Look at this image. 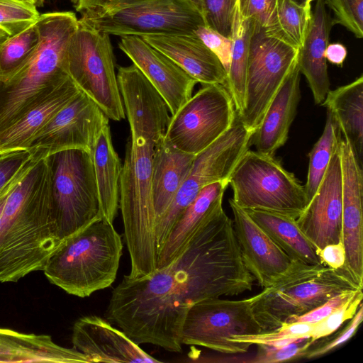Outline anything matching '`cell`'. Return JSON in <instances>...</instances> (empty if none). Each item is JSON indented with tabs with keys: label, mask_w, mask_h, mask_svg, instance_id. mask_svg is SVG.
Returning a JSON list of instances; mask_svg holds the SVG:
<instances>
[{
	"label": "cell",
	"mask_w": 363,
	"mask_h": 363,
	"mask_svg": "<svg viewBox=\"0 0 363 363\" xmlns=\"http://www.w3.org/2000/svg\"><path fill=\"white\" fill-rule=\"evenodd\" d=\"M255 281L222 202L169 264L145 277L125 275L112 291L106 317L138 345L180 352L182 325L192 305L251 291Z\"/></svg>",
	"instance_id": "1"
},
{
	"label": "cell",
	"mask_w": 363,
	"mask_h": 363,
	"mask_svg": "<svg viewBox=\"0 0 363 363\" xmlns=\"http://www.w3.org/2000/svg\"><path fill=\"white\" fill-rule=\"evenodd\" d=\"M62 241L51 211L47 158L35 160L10 192L0 222V281L43 271Z\"/></svg>",
	"instance_id": "2"
},
{
	"label": "cell",
	"mask_w": 363,
	"mask_h": 363,
	"mask_svg": "<svg viewBox=\"0 0 363 363\" xmlns=\"http://www.w3.org/2000/svg\"><path fill=\"white\" fill-rule=\"evenodd\" d=\"M78 23L71 11L40 15L36 21L40 35L37 49L9 80L0 82V133L69 77L65 54Z\"/></svg>",
	"instance_id": "3"
},
{
	"label": "cell",
	"mask_w": 363,
	"mask_h": 363,
	"mask_svg": "<svg viewBox=\"0 0 363 363\" xmlns=\"http://www.w3.org/2000/svg\"><path fill=\"white\" fill-rule=\"evenodd\" d=\"M123 248L113 223L99 218L63 240L43 272L67 294L88 297L114 282Z\"/></svg>",
	"instance_id": "4"
},
{
	"label": "cell",
	"mask_w": 363,
	"mask_h": 363,
	"mask_svg": "<svg viewBox=\"0 0 363 363\" xmlns=\"http://www.w3.org/2000/svg\"><path fill=\"white\" fill-rule=\"evenodd\" d=\"M155 145L130 135L120 178L119 208L130 259L128 276L132 278L148 276L156 269V216L152 189Z\"/></svg>",
	"instance_id": "5"
},
{
	"label": "cell",
	"mask_w": 363,
	"mask_h": 363,
	"mask_svg": "<svg viewBox=\"0 0 363 363\" xmlns=\"http://www.w3.org/2000/svg\"><path fill=\"white\" fill-rule=\"evenodd\" d=\"M358 289L363 288L345 267L333 269L292 260L281 276L250 300L253 313L264 332L308 313L339 293Z\"/></svg>",
	"instance_id": "6"
},
{
	"label": "cell",
	"mask_w": 363,
	"mask_h": 363,
	"mask_svg": "<svg viewBox=\"0 0 363 363\" xmlns=\"http://www.w3.org/2000/svg\"><path fill=\"white\" fill-rule=\"evenodd\" d=\"M46 158L52 215L57 236L62 241L102 218L92 155L82 149H68Z\"/></svg>",
	"instance_id": "7"
},
{
	"label": "cell",
	"mask_w": 363,
	"mask_h": 363,
	"mask_svg": "<svg viewBox=\"0 0 363 363\" xmlns=\"http://www.w3.org/2000/svg\"><path fill=\"white\" fill-rule=\"evenodd\" d=\"M79 21L121 37L188 34L206 25L203 14L187 0H133L85 10Z\"/></svg>",
	"instance_id": "8"
},
{
	"label": "cell",
	"mask_w": 363,
	"mask_h": 363,
	"mask_svg": "<svg viewBox=\"0 0 363 363\" xmlns=\"http://www.w3.org/2000/svg\"><path fill=\"white\" fill-rule=\"evenodd\" d=\"M233 200L245 210H262L296 219L308 201L304 186L273 156L247 150L229 178Z\"/></svg>",
	"instance_id": "9"
},
{
	"label": "cell",
	"mask_w": 363,
	"mask_h": 363,
	"mask_svg": "<svg viewBox=\"0 0 363 363\" xmlns=\"http://www.w3.org/2000/svg\"><path fill=\"white\" fill-rule=\"evenodd\" d=\"M113 57L110 35L79 21L67 48L65 71L108 119L121 121L125 113Z\"/></svg>",
	"instance_id": "10"
},
{
	"label": "cell",
	"mask_w": 363,
	"mask_h": 363,
	"mask_svg": "<svg viewBox=\"0 0 363 363\" xmlns=\"http://www.w3.org/2000/svg\"><path fill=\"white\" fill-rule=\"evenodd\" d=\"M253 132L238 114L233 125L208 147L195 155L189 174L155 225L157 255L173 226L205 186L229 182L235 167L249 150Z\"/></svg>",
	"instance_id": "11"
},
{
	"label": "cell",
	"mask_w": 363,
	"mask_h": 363,
	"mask_svg": "<svg viewBox=\"0 0 363 363\" xmlns=\"http://www.w3.org/2000/svg\"><path fill=\"white\" fill-rule=\"evenodd\" d=\"M263 332L252 308L250 298L242 300L210 298L187 311L181 331L182 345L206 347L227 354H242L251 346L233 341L237 335Z\"/></svg>",
	"instance_id": "12"
},
{
	"label": "cell",
	"mask_w": 363,
	"mask_h": 363,
	"mask_svg": "<svg viewBox=\"0 0 363 363\" xmlns=\"http://www.w3.org/2000/svg\"><path fill=\"white\" fill-rule=\"evenodd\" d=\"M236 116L223 84L203 85L171 116L164 137L179 150L196 155L225 133Z\"/></svg>",
	"instance_id": "13"
},
{
	"label": "cell",
	"mask_w": 363,
	"mask_h": 363,
	"mask_svg": "<svg viewBox=\"0 0 363 363\" xmlns=\"http://www.w3.org/2000/svg\"><path fill=\"white\" fill-rule=\"evenodd\" d=\"M298 49L255 23L247 62L245 106L238 116L255 133L297 60Z\"/></svg>",
	"instance_id": "14"
},
{
	"label": "cell",
	"mask_w": 363,
	"mask_h": 363,
	"mask_svg": "<svg viewBox=\"0 0 363 363\" xmlns=\"http://www.w3.org/2000/svg\"><path fill=\"white\" fill-rule=\"evenodd\" d=\"M108 118L82 91L35 135L27 151L35 160L68 149L91 155Z\"/></svg>",
	"instance_id": "15"
},
{
	"label": "cell",
	"mask_w": 363,
	"mask_h": 363,
	"mask_svg": "<svg viewBox=\"0 0 363 363\" xmlns=\"http://www.w3.org/2000/svg\"><path fill=\"white\" fill-rule=\"evenodd\" d=\"M116 76L130 136L157 143L171 118L167 104L133 64L120 67Z\"/></svg>",
	"instance_id": "16"
},
{
	"label": "cell",
	"mask_w": 363,
	"mask_h": 363,
	"mask_svg": "<svg viewBox=\"0 0 363 363\" xmlns=\"http://www.w3.org/2000/svg\"><path fill=\"white\" fill-rule=\"evenodd\" d=\"M342 170V242L345 251V268L363 288V175L362 165L347 140L339 143Z\"/></svg>",
	"instance_id": "17"
},
{
	"label": "cell",
	"mask_w": 363,
	"mask_h": 363,
	"mask_svg": "<svg viewBox=\"0 0 363 363\" xmlns=\"http://www.w3.org/2000/svg\"><path fill=\"white\" fill-rule=\"evenodd\" d=\"M342 170L339 145L332 155L325 174L296 223L317 252L342 242Z\"/></svg>",
	"instance_id": "18"
},
{
	"label": "cell",
	"mask_w": 363,
	"mask_h": 363,
	"mask_svg": "<svg viewBox=\"0 0 363 363\" xmlns=\"http://www.w3.org/2000/svg\"><path fill=\"white\" fill-rule=\"evenodd\" d=\"M118 46L164 98L171 116L192 96L196 80L141 37L123 36Z\"/></svg>",
	"instance_id": "19"
},
{
	"label": "cell",
	"mask_w": 363,
	"mask_h": 363,
	"mask_svg": "<svg viewBox=\"0 0 363 363\" xmlns=\"http://www.w3.org/2000/svg\"><path fill=\"white\" fill-rule=\"evenodd\" d=\"M73 347L91 362L157 363L122 330L97 315L79 318L72 335Z\"/></svg>",
	"instance_id": "20"
},
{
	"label": "cell",
	"mask_w": 363,
	"mask_h": 363,
	"mask_svg": "<svg viewBox=\"0 0 363 363\" xmlns=\"http://www.w3.org/2000/svg\"><path fill=\"white\" fill-rule=\"evenodd\" d=\"M229 204L245 267L262 287L272 285L288 269L292 260L233 199H229Z\"/></svg>",
	"instance_id": "21"
},
{
	"label": "cell",
	"mask_w": 363,
	"mask_h": 363,
	"mask_svg": "<svg viewBox=\"0 0 363 363\" xmlns=\"http://www.w3.org/2000/svg\"><path fill=\"white\" fill-rule=\"evenodd\" d=\"M203 85H225L227 72L218 57L194 33L141 37Z\"/></svg>",
	"instance_id": "22"
},
{
	"label": "cell",
	"mask_w": 363,
	"mask_h": 363,
	"mask_svg": "<svg viewBox=\"0 0 363 363\" xmlns=\"http://www.w3.org/2000/svg\"><path fill=\"white\" fill-rule=\"evenodd\" d=\"M300 79L296 60L252 135L251 143L258 152L274 157L286 143L301 99Z\"/></svg>",
	"instance_id": "23"
},
{
	"label": "cell",
	"mask_w": 363,
	"mask_h": 363,
	"mask_svg": "<svg viewBox=\"0 0 363 363\" xmlns=\"http://www.w3.org/2000/svg\"><path fill=\"white\" fill-rule=\"evenodd\" d=\"M334 25L324 0H317L303 43L298 49L297 64L299 71L306 77L317 105L322 104L330 90L324 53Z\"/></svg>",
	"instance_id": "24"
},
{
	"label": "cell",
	"mask_w": 363,
	"mask_h": 363,
	"mask_svg": "<svg viewBox=\"0 0 363 363\" xmlns=\"http://www.w3.org/2000/svg\"><path fill=\"white\" fill-rule=\"evenodd\" d=\"M80 91L69 77L12 125L0 133V155L26 150L35 135Z\"/></svg>",
	"instance_id": "25"
},
{
	"label": "cell",
	"mask_w": 363,
	"mask_h": 363,
	"mask_svg": "<svg viewBox=\"0 0 363 363\" xmlns=\"http://www.w3.org/2000/svg\"><path fill=\"white\" fill-rule=\"evenodd\" d=\"M195 155L179 150L163 136L155 146L152 189L156 223L165 213L188 177Z\"/></svg>",
	"instance_id": "26"
},
{
	"label": "cell",
	"mask_w": 363,
	"mask_h": 363,
	"mask_svg": "<svg viewBox=\"0 0 363 363\" xmlns=\"http://www.w3.org/2000/svg\"><path fill=\"white\" fill-rule=\"evenodd\" d=\"M0 362L89 363L84 354L62 347L50 335L0 328Z\"/></svg>",
	"instance_id": "27"
},
{
	"label": "cell",
	"mask_w": 363,
	"mask_h": 363,
	"mask_svg": "<svg viewBox=\"0 0 363 363\" xmlns=\"http://www.w3.org/2000/svg\"><path fill=\"white\" fill-rule=\"evenodd\" d=\"M229 182L211 184L199 192L173 226L157 255L156 269L169 264L183 250L187 242L207 215L220 203Z\"/></svg>",
	"instance_id": "28"
},
{
	"label": "cell",
	"mask_w": 363,
	"mask_h": 363,
	"mask_svg": "<svg viewBox=\"0 0 363 363\" xmlns=\"http://www.w3.org/2000/svg\"><path fill=\"white\" fill-rule=\"evenodd\" d=\"M322 105L330 112L342 137L350 143L362 165L363 75L350 84L330 90Z\"/></svg>",
	"instance_id": "29"
},
{
	"label": "cell",
	"mask_w": 363,
	"mask_h": 363,
	"mask_svg": "<svg viewBox=\"0 0 363 363\" xmlns=\"http://www.w3.org/2000/svg\"><path fill=\"white\" fill-rule=\"evenodd\" d=\"M91 155L101 216L113 223L119 208L123 164L113 148L109 124L101 131Z\"/></svg>",
	"instance_id": "30"
},
{
	"label": "cell",
	"mask_w": 363,
	"mask_h": 363,
	"mask_svg": "<svg viewBox=\"0 0 363 363\" xmlns=\"http://www.w3.org/2000/svg\"><path fill=\"white\" fill-rule=\"evenodd\" d=\"M245 211L291 260L308 264H321L316 249L295 218L267 211Z\"/></svg>",
	"instance_id": "31"
},
{
	"label": "cell",
	"mask_w": 363,
	"mask_h": 363,
	"mask_svg": "<svg viewBox=\"0 0 363 363\" xmlns=\"http://www.w3.org/2000/svg\"><path fill=\"white\" fill-rule=\"evenodd\" d=\"M255 27V22L242 16L236 5L231 30L230 62L224 86L232 97L238 114L245 106L247 62Z\"/></svg>",
	"instance_id": "32"
},
{
	"label": "cell",
	"mask_w": 363,
	"mask_h": 363,
	"mask_svg": "<svg viewBox=\"0 0 363 363\" xmlns=\"http://www.w3.org/2000/svg\"><path fill=\"white\" fill-rule=\"evenodd\" d=\"M342 136L335 120L330 112L327 111L323 133L308 154V170L304 185L308 202L319 187Z\"/></svg>",
	"instance_id": "33"
},
{
	"label": "cell",
	"mask_w": 363,
	"mask_h": 363,
	"mask_svg": "<svg viewBox=\"0 0 363 363\" xmlns=\"http://www.w3.org/2000/svg\"><path fill=\"white\" fill-rule=\"evenodd\" d=\"M40 35L36 22L0 44V82L9 80L37 49Z\"/></svg>",
	"instance_id": "34"
},
{
	"label": "cell",
	"mask_w": 363,
	"mask_h": 363,
	"mask_svg": "<svg viewBox=\"0 0 363 363\" xmlns=\"http://www.w3.org/2000/svg\"><path fill=\"white\" fill-rule=\"evenodd\" d=\"M311 18L303 6L292 0H277L276 30L272 35L298 49Z\"/></svg>",
	"instance_id": "35"
},
{
	"label": "cell",
	"mask_w": 363,
	"mask_h": 363,
	"mask_svg": "<svg viewBox=\"0 0 363 363\" xmlns=\"http://www.w3.org/2000/svg\"><path fill=\"white\" fill-rule=\"evenodd\" d=\"M314 323L296 322L284 323L279 328L255 335H237L231 339L235 342L252 345H264L271 348L284 347L299 338L310 336Z\"/></svg>",
	"instance_id": "36"
},
{
	"label": "cell",
	"mask_w": 363,
	"mask_h": 363,
	"mask_svg": "<svg viewBox=\"0 0 363 363\" xmlns=\"http://www.w3.org/2000/svg\"><path fill=\"white\" fill-rule=\"evenodd\" d=\"M40 13L35 5L22 0H0V27L16 35L35 23Z\"/></svg>",
	"instance_id": "37"
},
{
	"label": "cell",
	"mask_w": 363,
	"mask_h": 363,
	"mask_svg": "<svg viewBox=\"0 0 363 363\" xmlns=\"http://www.w3.org/2000/svg\"><path fill=\"white\" fill-rule=\"evenodd\" d=\"M333 12L334 24H340L356 38L363 37V0H324Z\"/></svg>",
	"instance_id": "38"
},
{
	"label": "cell",
	"mask_w": 363,
	"mask_h": 363,
	"mask_svg": "<svg viewBox=\"0 0 363 363\" xmlns=\"http://www.w3.org/2000/svg\"><path fill=\"white\" fill-rule=\"evenodd\" d=\"M363 320V305H359L356 313L350 323L341 330L323 337V340H317L311 344L305 351L303 357L313 359L325 355L349 340L356 333Z\"/></svg>",
	"instance_id": "39"
},
{
	"label": "cell",
	"mask_w": 363,
	"mask_h": 363,
	"mask_svg": "<svg viewBox=\"0 0 363 363\" xmlns=\"http://www.w3.org/2000/svg\"><path fill=\"white\" fill-rule=\"evenodd\" d=\"M363 298L362 289L350 300L346 302L340 308L321 319L314 323L313 328L311 331V344L318 339L326 337L336 330L347 320H350L356 313Z\"/></svg>",
	"instance_id": "40"
},
{
	"label": "cell",
	"mask_w": 363,
	"mask_h": 363,
	"mask_svg": "<svg viewBox=\"0 0 363 363\" xmlns=\"http://www.w3.org/2000/svg\"><path fill=\"white\" fill-rule=\"evenodd\" d=\"M238 0H203L206 25L230 38Z\"/></svg>",
	"instance_id": "41"
},
{
	"label": "cell",
	"mask_w": 363,
	"mask_h": 363,
	"mask_svg": "<svg viewBox=\"0 0 363 363\" xmlns=\"http://www.w3.org/2000/svg\"><path fill=\"white\" fill-rule=\"evenodd\" d=\"M277 0H238L237 6L242 16L253 20L272 35L276 30Z\"/></svg>",
	"instance_id": "42"
},
{
	"label": "cell",
	"mask_w": 363,
	"mask_h": 363,
	"mask_svg": "<svg viewBox=\"0 0 363 363\" xmlns=\"http://www.w3.org/2000/svg\"><path fill=\"white\" fill-rule=\"evenodd\" d=\"M310 345V336L299 338L284 347L276 349L264 345H259V352L250 362L256 363H276L296 358H301Z\"/></svg>",
	"instance_id": "43"
},
{
	"label": "cell",
	"mask_w": 363,
	"mask_h": 363,
	"mask_svg": "<svg viewBox=\"0 0 363 363\" xmlns=\"http://www.w3.org/2000/svg\"><path fill=\"white\" fill-rule=\"evenodd\" d=\"M194 33L218 57L228 72L231 55V39L206 25L199 26Z\"/></svg>",
	"instance_id": "44"
},
{
	"label": "cell",
	"mask_w": 363,
	"mask_h": 363,
	"mask_svg": "<svg viewBox=\"0 0 363 363\" xmlns=\"http://www.w3.org/2000/svg\"><path fill=\"white\" fill-rule=\"evenodd\" d=\"M360 289H362L347 290L339 293L329 298L320 306L302 315L291 318L289 319L286 323H316L340 308L346 302L353 298Z\"/></svg>",
	"instance_id": "45"
},
{
	"label": "cell",
	"mask_w": 363,
	"mask_h": 363,
	"mask_svg": "<svg viewBox=\"0 0 363 363\" xmlns=\"http://www.w3.org/2000/svg\"><path fill=\"white\" fill-rule=\"evenodd\" d=\"M31 158L28 151L21 150L0 155V190Z\"/></svg>",
	"instance_id": "46"
},
{
	"label": "cell",
	"mask_w": 363,
	"mask_h": 363,
	"mask_svg": "<svg viewBox=\"0 0 363 363\" xmlns=\"http://www.w3.org/2000/svg\"><path fill=\"white\" fill-rule=\"evenodd\" d=\"M320 262L333 269H340L345 265V251L342 242L325 246L317 252Z\"/></svg>",
	"instance_id": "47"
},
{
	"label": "cell",
	"mask_w": 363,
	"mask_h": 363,
	"mask_svg": "<svg viewBox=\"0 0 363 363\" xmlns=\"http://www.w3.org/2000/svg\"><path fill=\"white\" fill-rule=\"evenodd\" d=\"M327 61L331 64L342 66L347 55V48L340 43H328L324 53Z\"/></svg>",
	"instance_id": "48"
},
{
	"label": "cell",
	"mask_w": 363,
	"mask_h": 363,
	"mask_svg": "<svg viewBox=\"0 0 363 363\" xmlns=\"http://www.w3.org/2000/svg\"><path fill=\"white\" fill-rule=\"evenodd\" d=\"M33 161L34 160L31 157L19 170L16 175L7 184H6L3 189L0 190V222L4 208L10 192L11 191L12 189L16 185V184L18 182V181L21 179V177L32 164Z\"/></svg>",
	"instance_id": "49"
},
{
	"label": "cell",
	"mask_w": 363,
	"mask_h": 363,
	"mask_svg": "<svg viewBox=\"0 0 363 363\" xmlns=\"http://www.w3.org/2000/svg\"><path fill=\"white\" fill-rule=\"evenodd\" d=\"M109 0H71L76 11L81 13L85 10L101 7Z\"/></svg>",
	"instance_id": "50"
},
{
	"label": "cell",
	"mask_w": 363,
	"mask_h": 363,
	"mask_svg": "<svg viewBox=\"0 0 363 363\" xmlns=\"http://www.w3.org/2000/svg\"><path fill=\"white\" fill-rule=\"evenodd\" d=\"M133 1V0H116L114 1L106 4L105 6H115V5L125 3L127 1ZM187 1L191 2L193 5H194L200 11V12L203 14V0H187Z\"/></svg>",
	"instance_id": "51"
},
{
	"label": "cell",
	"mask_w": 363,
	"mask_h": 363,
	"mask_svg": "<svg viewBox=\"0 0 363 363\" xmlns=\"http://www.w3.org/2000/svg\"><path fill=\"white\" fill-rule=\"evenodd\" d=\"M313 1H315V0H305L304 1V4H303V8L306 12V13L311 16V12H312V10H311V2Z\"/></svg>",
	"instance_id": "52"
},
{
	"label": "cell",
	"mask_w": 363,
	"mask_h": 363,
	"mask_svg": "<svg viewBox=\"0 0 363 363\" xmlns=\"http://www.w3.org/2000/svg\"><path fill=\"white\" fill-rule=\"evenodd\" d=\"M9 36L10 35L0 27V44L6 40Z\"/></svg>",
	"instance_id": "53"
},
{
	"label": "cell",
	"mask_w": 363,
	"mask_h": 363,
	"mask_svg": "<svg viewBox=\"0 0 363 363\" xmlns=\"http://www.w3.org/2000/svg\"><path fill=\"white\" fill-rule=\"evenodd\" d=\"M31 1L35 5L36 7L43 6V3L41 2V0H31Z\"/></svg>",
	"instance_id": "54"
},
{
	"label": "cell",
	"mask_w": 363,
	"mask_h": 363,
	"mask_svg": "<svg viewBox=\"0 0 363 363\" xmlns=\"http://www.w3.org/2000/svg\"><path fill=\"white\" fill-rule=\"evenodd\" d=\"M292 1L299 5H301V6H303L304 1H305V0H292Z\"/></svg>",
	"instance_id": "55"
},
{
	"label": "cell",
	"mask_w": 363,
	"mask_h": 363,
	"mask_svg": "<svg viewBox=\"0 0 363 363\" xmlns=\"http://www.w3.org/2000/svg\"><path fill=\"white\" fill-rule=\"evenodd\" d=\"M116 1V0H109L106 4L110 3V2H112V1Z\"/></svg>",
	"instance_id": "56"
},
{
	"label": "cell",
	"mask_w": 363,
	"mask_h": 363,
	"mask_svg": "<svg viewBox=\"0 0 363 363\" xmlns=\"http://www.w3.org/2000/svg\"><path fill=\"white\" fill-rule=\"evenodd\" d=\"M47 0H41L42 3L44 4Z\"/></svg>",
	"instance_id": "57"
},
{
	"label": "cell",
	"mask_w": 363,
	"mask_h": 363,
	"mask_svg": "<svg viewBox=\"0 0 363 363\" xmlns=\"http://www.w3.org/2000/svg\"><path fill=\"white\" fill-rule=\"evenodd\" d=\"M22 1H30V2H32L31 0H22ZM33 3V2H32Z\"/></svg>",
	"instance_id": "58"
}]
</instances>
